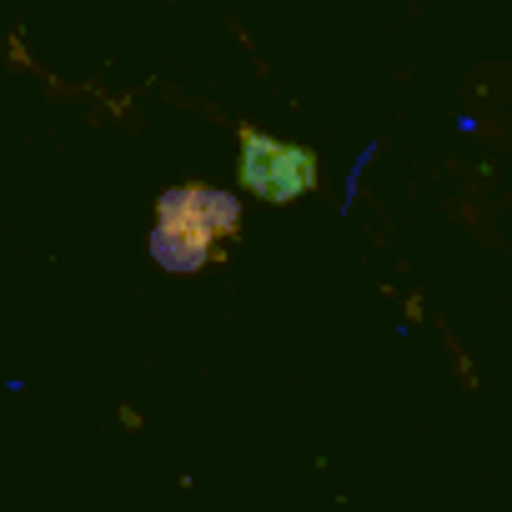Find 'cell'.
Returning a JSON list of instances; mask_svg holds the SVG:
<instances>
[{"mask_svg": "<svg viewBox=\"0 0 512 512\" xmlns=\"http://www.w3.org/2000/svg\"><path fill=\"white\" fill-rule=\"evenodd\" d=\"M241 151H246V186L262 191L267 201H292L317 186V161L297 146H272L262 136H246Z\"/></svg>", "mask_w": 512, "mask_h": 512, "instance_id": "obj_1", "label": "cell"}]
</instances>
